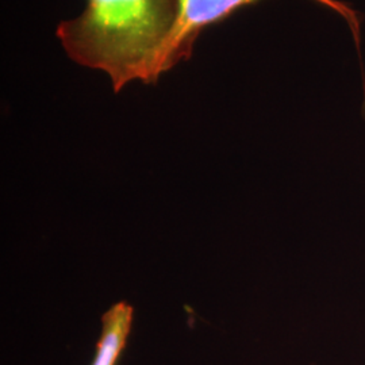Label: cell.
Returning a JSON list of instances; mask_svg holds the SVG:
<instances>
[{
    "label": "cell",
    "mask_w": 365,
    "mask_h": 365,
    "mask_svg": "<svg viewBox=\"0 0 365 365\" xmlns=\"http://www.w3.org/2000/svg\"><path fill=\"white\" fill-rule=\"evenodd\" d=\"M179 15V0H87L56 36L78 66L106 72L119 92L133 80L156 84Z\"/></svg>",
    "instance_id": "1"
},
{
    "label": "cell",
    "mask_w": 365,
    "mask_h": 365,
    "mask_svg": "<svg viewBox=\"0 0 365 365\" xmlns=\"http://www.w3.org/2000/svg\"><path fill=\"white\" fill-rule=\"evenodd\" d=\"M260 0H179V15L173 27L170 45L165 53L164 71L168 72L182 61L190 60L197 37L210 26L218 25L229 19L233 14L256 4ZM329 10L339 14L346 22L356 41V48L360 53V14L339 0H314Z\"/></svg>",
    "instance_id": "2"
},
{
    "label": "cell",
    "mask_w": 365,
    "mask_h": 365,
    "mask_svg": "<svg viewBox=\"0 0 365 365\" xmlns=\"http://www.w3.org/2000/svg\"><path fill=\"white\" fill-rule=\"evenodd\" d=\"M133 314L128 302H119L102 315V333L91 365H117L130 336Z\"/></svg>",
    "instance_id": "3"
}]
</instances>
